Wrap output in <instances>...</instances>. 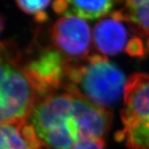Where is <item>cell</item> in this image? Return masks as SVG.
<instances>
[{
  "mask_svg": "<svg viewBox=\"0 0 149 149\" xmlns=\"http://www.w3.org/2000/svg\"><path fill=\"white\" fill-rule=\"evenodd\" d=\"M66 78L90 101L108 109L117 103L126 85L124 74L106 56L92 55L83 63H68Z\"/></svg>",
  "mask_w": 149,
  "mask_h": 149,
  "instance_id": "6da1fadb",
  "label": "cell"
},
{
  "mask_svg": "<svg viewBox=\"0 0 149 149\" xmlns=\"http://www.w3.org/2000/svg\"><path fill=\"white\" fill-rule=\"evenodd\" d=\"M39 97L17 56L0 44V125L26 120Z\"/></svg>",
  "mask_w": 149,
  "mask_h": 149,
  "instance_id": "7a4b0ae2",
  "label": "cell"
},
{
  "mask_svg": "<svg viewBox=\"0 0 149 149\" xmlns=\"http://www.w3.org/2000/svg\"><path fill=\"white\" fill-rule=\"evenodd\" d=\"M121 120L128 149H149V74L136 73L124 87Z\"/></svg>",
  "mask_w": 149,
  "mask_h": 149,
  "instance_id": "3957f363",
  "label": "cell"
},
{
  "mask_svg": "<svg viewBox=\"0 0 149 149\" xmlns=\"http://www.w3.org/2000/svg\"><path fill=\"white\" fill-rule=\"evenodd\" d=\"M70 59L56 49L43 50L24 70L39 98L47 97L63 85Z\"/></svg>",
  "mask_w": 149,
  "mask_h": 149,
  "instance_id": "277c9868",
  "label": "cell"
},
{
  "mask_svg": "<svg viewBox=\"0 0 149 149\" xmlns=\"http://www.w3.org/2000/svg\"><path fill=\"white\" fill-rule=\"evenodd\" d=\"M65 91L73 96V117L77 124L80 141L107 136L113 121L111 111L87 100L70 83L65 85Z\"/></svg>",
  "mask_w": 149,
  "mask_h": 149,
  "instance_id": "5b68a950",
  "label": "cell"
},
{
  "mask_svg": "<svg viewBox=\"0 0 149 149\" xmlns=\"http://www.w3.org/2000/svg\"><path fill=\"white\" fill-rule=\"evenodd\" d=\"M92 34L88 23L73 15L62 17L55 22L52 40L56 50L67 58H82L89 53Z\"/></svg>",
  "mask_w": 149,
  "mask_h": 149,
  "instance_id": "8992f818",
  "label": "cell"
},
{
  "mask_svg": "<svg viewBox=\"0 0 149 149\" xmlns=\"http://www.w3.org/2000/svg\"><path fill=\"white\" fill-rule=\"evenodd\" d=\"M73 114V96L69 91L54 93L37 103L30 115L31 124L38 138L62 126Z\"/></svg>",
  "mask_w": 149,
  "mask_h": 149,
  "instance_id": "52a82bcc",
  "label": "cell"
},
{
  "mask_svg": "<svg viewBox=\"0 0 149 149\" xmlns=\"http://www.w3.org/2000/svg\"><path fill=\"white\" fill-rule=\"evenodd\" d=\"M124 22L111 13L100 19L93 29V42L95 48L105 56H114L126 47L128 32Z\"/></svg>",
  "mask_w": 149,
  "mask_h": 149,
  "instance_id": "ba28073f",
  "label": "cell"
},
{
  "mask_svg": "<svg viewBox=\"0 0 149 149\" xmlns=\"http://www.w3.org/2000/svg\"><path fill=\"white\" fill-rule=\"evenodd\" d=\"M42 143L27 120L0 125V149H42Z\"/></svg>",
  "mask_w": 149,
  "mask_h": 149,
  "instance_id": "9c48e42d",
  "label": "cell"
},
{
  "mask_svg": "<svg viewBox=\"0 0 149 149\" xmlns=\"http://www.w3.org/2000/svg\"><path fill=\"white\" fill-rule=\"evenodd\" d=\"M120 13L133 32L149 37V0H125Z\"/></svg>",
  "mask_w": 149,
  "mask_h": 149,
  "instance_id": "30bf717a",
  "label": "cell"
},
{
  "mask_svg": "<svg viewBox=\"0 0 149 149\" xmlns=\"http://www.w3.org/2000/svg\"><path fill=\"white\" fill-rule=\"evenodd\" d=\"M121 0H67L66 15H73L82 19L95 20L110 14L114 5Z\"/></svg>",
  "mask_w": 149,
  "mask_h": 149,
  "instance_id": "8fae6325",
  "label": "cell"
},
{
  "mask_svg": "<svg viewBox=\"0 0 149 149\" xmlns=\"http://www.w3.org/2000/svg\"><path fill=\"white\" fill-rule=\"evenodd\" d=\"M51 0H16L18 8L27 14L37 16L44 13Z\"/></svg>",
  "mask_w": 149,
  "mask_h": 149,
  "instance_id": "7c38bea8",
  "label": "cell"
},
{
  "mask_svg": "<svg viewBox=\"0 0 149 149\" xmlns=\"http://www.w3.org/2000/svg\"><path fill=\"white\" fill-rule=\"evenodd\" d=\"M126 53L132 57L143 58L147 56V48L144 46L143 40L139 37H132L126 45Z\"/></svg>",
  "mask_w": 149,
  "mask_h": 149,
  "instance_id": "4fadbf2b",
  "label": "cell"
},
{
  "mask_svg": "<svg viewBox=\"0 0 149 149\" xmlns=\"http://www.w3.org/2000/svg\"><path fill=\"white\" fill-rule=\"evenodd\" d=\"M73 149H105V141L103 139H89L81 140Z\"/></svg>",
  "mask_w": 149,
  "mask_h": 149,
  "instance_id": "5bb4252c",
  "label": "cell"
},
{
  "mask_svg": "<svg viewBox=\"0 0 149 149\" xmlns=\"http://www.w3.org/2000/svg\"><path fill=\"white\" fill-rule=\"evenodd\" d=\"M52 8L56 13H58V14L65 13V14L68 11L67 0H54Z\"/></svg>",
  "mask_w": 149,
  "mask_h": 149,
  "instance_id": "9a60e30c",
  "label": "cell"
},
{
  "mask_svg": "<svg viewBox=\"0 0 149 149\" xmlns=\"http://www.w3.org/2000/svg\"><path fill=\"white\" fill-rule=\"evenodd\" d=\"M3 21L2 17H0V33L3 31Z\"/></svg>",
  "mask_w": 149,
  "mask_h": 149,
  "instance_id": "2e32d148",
  "label": "cell"
},
{
  "mask_svg": "<svg viewBox=\"0 0 149 149\" xmlns=\"http://www.w3.org/2000/svg\"><path fill=\"white\" fill-rule=\"evenodd\" d=\"M146 48H147V51H148V52H149V39H148V41H147Z\"/></svg>",
  "mask_w": 149,
  "mask_h": 149,
  "instance_id": "e0dca14e",
  "label": "cell"
}]
</instances>
